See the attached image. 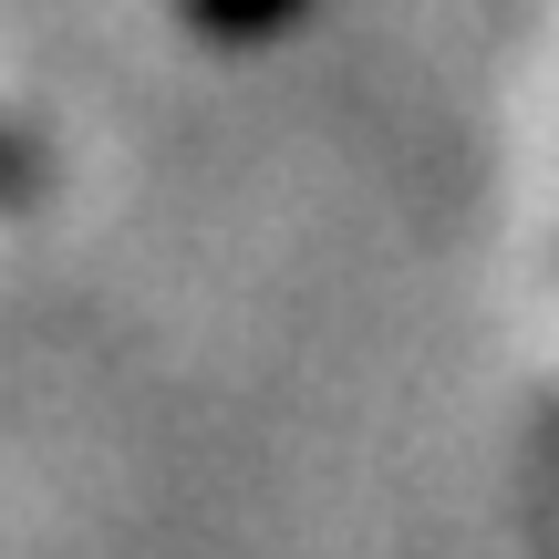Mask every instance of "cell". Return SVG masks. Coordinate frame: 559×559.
I'll return each instance as SVG.
<instances>
[{
	"label": "cell",
	"mask_w": 559,
	"mask_h": 559,
	"mask_svg": "<svg viewBox=\"0 0 559 559\" xmlns=\"http://www.w3.org/2000/svg\"><path fill=\"white\" fill-rule=\"evenodd\" d=\"M290 11H300V0H187V21H198L207 41H270Z\"/></svg>",
	"instance_id": "cell-1"
}]
</instances>
